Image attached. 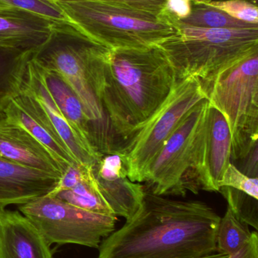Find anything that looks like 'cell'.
<instances>
[{"instance_id":"cell-1","label":"cell","mask_w":258,"mask_h":258,"mask_svg":"<svg viewBox=\"0 0 258 258\" xmlns=\"http://www.w3.org/2000/svg\"><path fill=\"white\" fill-rule=\"evenodd\" d=\"M221 217L201 201L171 200L145 189L138 212L105 238L98 258H201L217 252Z\"/></svg>"},{"instance_id":"cell-2","label":"cell","mask_w":258,"mask_h":258,"mask_svg":"<svg viewBox=\"0 0 258 258\" xmlns=\"http://www.w3.org/2000/svg\"><path fill=\"white\" fill-rule=\"evenodd\" d=\"M176 82L169 60L158 45L110 50L101 103L114 150L116 136L127 142L162 107Z\"/></svg>"},{"instance_id":"cell-3","label":"cell","mask_w":258,"mask_h":258,"mask_svg":"<svg viewBox=\"0 0 258 258\" xmlns=\"http://www.w3.org/2000/svg\"><path fill=\"white\" fill-rule=\"evenodd\" d=\"M110 50L73 24H56L48 40L32 56L42 68L59 73L74 89L90 123L92 147L99 153L113 148L101 103L105 67Z\"/></svg>"},{"instance_id":"cell-4","label":"cell","mask_w":258,"mask_h":258,"mask_svg":"<svg viewBox=\"0 0 258 258\" xmlns=\"http://www.w3.org/2000/svg\"><path fill=\"white\" fill-rule=\"evenodd\" d=\"M80 32L109 49H146L177 33V21L110 0L53 2Z\"/></svg>"},{"instance_id":"cell-5","label":"cell","mask_w":258,"mask_h":258,"mask_svg":"<svg viewBox=\"0 0 258 258\" xmlns=\"http://www.w3.org/2000/svg\"><path fill=\"white\" fill-rule=\"evenodd\" d=\"M176 80L206 81L258 51V29H209L177 21L175 35L158 45Z\"/></svg>"},{"instance_id":"cell-6","label":"cell","mask_w":258,"mask_h":258,"mask_svg":"<svg viewBox=\"0 0 258 258\" xmlns=\"http://www.w3.org/2000/svg\"><path fill=\"white\" fill-rule=\"evenodd\" d=\"M201 83L206 99L228 123L231 159L239 162L258 147V51Z\"/></svg>"},{"instance_id":"cell-7","label":"cell","mask_w":258,"mask_h":258,"mask_svg":"<svg viewBox=\"0 0 258 258\" xmlns=\"http://www.w3.org/2000/svg\"><path fill=\"white\" fill-rule=\"evenodd\" d=\"M206 99L202 83L190 77L176 82L168 99L152 117L121 148L127 177L136 183L145 182L150 165L189 110Z\"/></svg>"},{"instance_id":"cell-8","label":"cell","mask_w":258,"mask_h":258,"mask_svg":"<svg viewBox=\"0 0 258 258\" xmlns=\"http://www.w3.org/2000/svg\"><path fill=\"white\" fill-rule=\"evenodd\" d=\"M50 245L76 244L98 248L115 230L117 217L79 209L51 196H42L19 206Z\"/></svg>"},{"instance_id":"cell-9","label":"cell","mask_w":258,"mask_h":258,"mask_svg":"<svg viewBox=\"0 0 258 258\" xmlns=\"http://www.w3.org/2000/svg\"><path fill=\"white\" fill-rule=\"evenodd\" d=\"M209 101L201 100L180 121L150 165L145 182L156 195L186 192L184 178L190 169L197 136L204 122Z\"/></svg>"},{"instance_id":"cell-10","label":"cell","mask_w":258,"mask_h":258,"mask_svg":"<svg viewBox=\"0 0 258 258\" xmlns=\"http://www.w3.org/2000/svg\"><path fill=\"white\" fill-rule=\"evenodd\" d=\"M232 138L224 115L209 102L198 132L190 171L197 190L219 192V183L231 159Z\"/></svg>"},{"instance_id":"cell-11","label":"cell","mask_w":258,"mask_h":258,"mask_svg":"<svg viewBox=\"0 0 258 258\" xmlns=\"http://www.w3.org/2000/svg\"><path fill=\"white\" fill-rule=\"evenodd\" d=\"M98 190L115 216L130 219L143 201L145 187L127 177L121 154L116 150L101 153L91 165Z\"/></svg>"},{"instance_id":"cell-12","label":"cell","mask_w":258,"mask_h":258,"mask_svg":"<svg viewBox=\"0 0 258 258\" xmlns=\"http://www.w3.org/2000/svg\"><path fill=\"white\" fill-rule=\"evenodd\" d=\"M5 116L27 131L57 161L65 172L68 167L78 165L73 157L37 100L23 83L21 92L3 110Z\"/></svg>"},{"instance_id":"cell-13","label":"cell","mask_w":258,"mask_h":258,"mask_svg":"<svg viewBox=\"0 0 258 258\" xmlns=\"http://www.w3.org/2000/svg\"><path fill=\"white\" fill-rule=\"evenodd\" d=\"M0 158L25 168L60 177V165L27 131L0 113Z\"/></svg>"},{"instance_id":"cell-14","label":"cell","mask_w":258,"mask_h":258,"mask_svg":"<svg viewBox=\"0 0 258 258\" xmlns=\"http://www.w3.org/2000/svg\"><path fill=\"white\" fill-rule=\"evenodd\" d=\"M56 24L34 12L0 6V46L35 52L48 40Z\"/></svg>"},{"instance_id":"cell-15","label":"cell","mask_w":258,"mask_h":258,"mask_svg":"<svg viewBox=\"0 0 258 258\" xmlns=\"http://www.w3.org/2000/svg\"><path fill=\"white\" fill-rule=\"evenodd\" d=\"M24 85L42 106L53 127L66 144L76 161L82 165H93L101 153H98L93 147L85 142L71 128L45 87L32 57L27 64Z\"/></svg>"},{"instance_id":"cell-16","label":"cell","mask_w":258,"mask_h":258,"mask_svg":"<svg viewBox=\"0 0 258 258\" xmlns=\"http://www.w3.org/2000/svg\"><path fill=\"white\" fill-rule=\"evenodd\" d=\"M0 258H53L50 245L19 212H0Z\"/></svg>"},{"instance_id":"cell-17","label":"cell","mask_w":258,"mask_h":258,"mask_svg":"<svg viewBox=\"0 0 258 258\" xmlns=\"http://www.w3.org/2000/svg\"><path fill=\"white\" fill-rule=\"evenodd\" d=\"M60 177L0 158V208L26 204L46 195Z\"/></svg>"},{"instance_id":"cell-18","label":"cell","mask_w":258,"mask_h":258,"mask_svg":"<svg viewBox=\"0 0 258 258\" xmlns=\"http://www.w3.org/2000/svg\"><path fill=\"white\" fill-rule=\"evenodd\" d=\"M33 61L45 87L64 117L79 137L92 147L90 123L86 117L83 104L74 89L59 73L45 69L35 60Z\"/></svg>"},{"instance_id":"cell-19","label":"cell","mask_w":258,"mask_h":258,"mask_svg":"<svg viewBox=\"0 0 258 258\" xmlns=\"http://www.w3.org/2000/svg\"><path fill=\"white\" fill-rule=\"evenodd\" d=\"M33 53L0 46V113L21 92Z\"/></svg>"},{"instance_id":"cell-20","label":"cell","mask_w":258,"mask_h":258,"mask_svg":"<svg viewBox=\"0 0 258 258\" xmlns=\"http://www.w3.org/2000/svg\"><path fill=\"white\" fill-rule=\"evenodd\" d=\"M180 23L192 27L209 29H258V24L239 21L220 9L201 1L193 0L189 15Z\"/></svg>"},{"instance_id":"cell-21","label":"cell","mask_w":258,"mask_h":258,"mask_svg":"<svg viewBox=\"0 0 258 258\" xmlns=\"http://www.w3.org/2000/svg\"><path fill=\"white\" fill-rule=\"evenodd\" d=\"M48 195L56 197L62 201L83 210L115 216L100 194L92 172L83 181L71 189Z\"/></svg>"},{"instance_id":"cell-22","label":"cell","mask_w":258,"mask_h":258,"mask_svg":"<svg viewBox=\"0 0 258 258\" xmlns=\"http://www.w3.org/2000/svg\"><path fill=\"white\" fill-rule=\"evenodd\" d=\"M248 227L239 221L227 207L217 230V252L229 256L237 252L251 239L252 232Z\"/></svg>"},{"instance_id":"cell-23","label":"cell","mask_w":258,"mask_h":258,"mask_svg":"<svg viewBox=\"0 0 258 258\" xmlns=\"http://www.w3.org/2000/svg\"><path fill=\"white\" fill-rule=\"evenodd\" d=\"M219 192L227 200L228 203L227 207L231 210L234 216L241 222L251 226L257 230L258 200L229 186H222L220 188Z\"/></svg>"},{"instance_id":"cell-24","label":"cell","mask_w":258,"mask_h":258,"mask_svg":"<svg viewBox=\"0 0 258 258\" xmlns=\"http://www.w3.org/2000/svg\"><path fill=\"white\" fill-rule=\"evenodd\" d=\"M0 6L18 8L34 12L57 24H73L64 15L60 8L53 2L47 0H0Z\"/></svg>"},{"instance_id":"cell-25","label":"cell","mask_w":258,"mask_h":258,"mask_svg":"<svg viewBox=\"0 0 258 258\" xmlns=\"http://www.w3.org/2000/svg\"><path fill=\"white\" fill-rule=\"evenodd\" d=\"M195 1H201L210 5L239 21L258 24L257 6L250 2L245 0H230L224 2H212L209 0Z\"/></svg>"},{"instance_id":"cell-26","label":"cell","mask_w":258,"mask_h":258,"mask_svg":"<svg viewBox=\"0 0 258 258\" xmlns=\"http://www.w3.org/2000/svg\"><path fill=\"white\" fill-rule=\"evenodd\" d=\"M220 188L229 186L242 191L258 200L257 178L248 177L242 173L234 164L230 163L219 183Z\"/></svg>"},{"instance_id":"cell-27","label":"cell","mask_w":258,"mask_h":258,"mask_svg":"<svg viewBox=\"0 0 258 258\" xmlns=\"http://www.w3.org/2000/svg\"><path fill=\"white\" fill-rule=\"evenodd\" d=\"M91 174H92L91 165H82V164L71 165L68 167L66 171L62 174L54 189L48 194H56L60 191L71 189L80 182L83 181Z\"/></svg>"},{"instance_id":"cell-28","label":"cell","mask_w":258,"mask_h":258,"mask_svg":"<svg viewBox=\"0 0 258 258\" xmlns=\"http://www.w3.org/2000/svg\"><path fill=\"white\" fill-rule=\"evenodd\" d=\"M128 7L154 15H160L166 6L168 0H110Z\"/></svg>"},{"instance_id":"cell-29","label":"cell","mask_w":258,"mask_h":258,"mask_svg":"<svg viewBox=\"0 0 258 258\" xmlns=\"http://www.w3.org/2000/svg\"><path fill=\"white\" fill-rule=\"evenodd\" d=\"M192 1L193 0H168L162 12L174 21H180L190 13Z\"/></svg>"},{"instance_id":"cell-30","label":"cell","mask_w":258,"mask_h":258,"mask_svg":"<svg viewBox=\"0 0 258 258\" xmlns=\"http://www.w3.org/2000/svg\"><path fill=\"white\" fill-rule=\"evenodd\" d=\"M228 258H258L257 232H252L251 239L240 250Z\"/></svg>"},{"instance_id":"cell-31","label":"cell","mask_w":258,"mask_h":258,"mask_svg":"<svg viewBox=\"0 0 258 258\" xmlns=\"http://www.w3.org/2000/svg\"><path fill=\"white\" fill-rule=\"evenodd\" d=\"M229 255L227 254H221V253H215V254H212V255L208 256L205 257L201 258H228Z\"/></svg>"},{"instance_id":"cell-32","label":"cell","mask_w":258,"mask_h":258,"mask_svg":"<svg viewBox=\"0 0 258 258\" xmlns=\"http://www.w3.org/2000/svg\"><path fill=\"white\" fill-rule=\"evenodd\" d=\"M209 1L212 2H224V1H230V0H209ZM245 1L250 2V3H253V4L257 6V0H245Z\"/></svg>"},{"instance_id":"cell-33","label":"cell","mask_w":258,"mask_h":258,"mask_svg":"<svg viewBox=\"0 0 258 258\" xmlns=\"http://www.w3.org/2000/svg\"><path fill=\"white\" fill-rule=\"evenodd\" d=\"M47 1L56 2V1H63V0H47Z\"/></svg>"},{"instance_id":"cell-34","label":"cell","mask_w":258,"mask_h":258,"mask_svg":"<svg viewBox=\"0 0 258 258\" xmlns=\"http://www.w3.org/2000/svg\"><path fill=\"white\" fill-rule=\"evenodd\" d=\"M3 209H2V208H0V212H1V211L3 210Z\"/></svg>"}]
</instances>
